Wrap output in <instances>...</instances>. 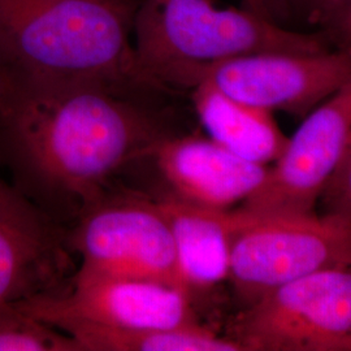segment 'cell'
<instances>
[{
	"mask_svg": "<svg viewBox=\"0 0 351 351\" xmlns=\"http://www.w3.org/2000/svg\"><path fill=\"white\" fill-rule=\"evenodd\" d=\"M146 159L155 162L168 197L213 210H230L247 201L262 186L269 168L199 136L169 134Z\"/></svg>",
	"mask_w": 351,
	"mask_h": 351,
	"instance_id": "cell-11",
	"label": "cell"
},
{
	"mask_svg": "<svg viewBox=\"0 0 351 351\" xmlns=\"http://www.w3.org/2000/svg\"><path fill=\"white\" fill-rule=\"evenodd\" d=\"M17 303L55 328L72 323L111 329L201 324L186 293L143 278L75 272L68 288Z\"/></svg>",
	"mask_w": 351,
	"mask_h": 351,
	"instance_id": "cell-8",
	"label": "cell"
},
{
	"mask_svg": "<svg viewBox=\"0 0 351 351\" xmlns=\"http://www.w3.org/2000/svg\"><path fill=\"white\" fill-rule=\"evenodd\" d=\"M319 201L324 213H336L351 221V133L339 167Z\"/></svg>",
	"mask_w": 351,
	"mask_h": 351,
	"instance_id": "cell-17",
	"label": "cell"
},
{
	"mask_svg": "<svg viewBox=\"0 0 351 351\" xmlns=\"http://www.w3.org/2000/svg\"><path fill=\"white\" fill-rule=\"evenodd\" d=\"M80 342L84 351H243L236 339L220 337L197 324L156 329H111L90 324L58 328Z\"/></svg>",
	"mask_w": 351,
	"mask_h": 351,
	"instance_id": "cell-14",
	"label": "cell"
},
{
	"mask_svg": "<svg viewBox=\"0 0 351 351\" xmlns=\"http://www.w3.org/2000/svg\"><path fill=\"white\" fill-rule=\"evenodd\" d=\"M243 1H245V7L249 8V7H250L251 0H243Z\"/></svg>",
	"mask_w": 351,
	"mask_h": 351,
	"instance_id": "cell-19",
	"label": "cell"
},
{
	"mask_svg": "<svg viewBox=\"0 0 351 351\" xmlns=\"http://www.w3.org/2000/svg\"><path fill=\"white\" fill-rule=\"evenodd\" d=\"M313 25L320 26L333 50L351 51V0H326Z\"/></svg>",
	"mask_w": 351,
	"mask_h": 351,
	"instance_id": "cell-16",
	"label": "cell"
},
{
	"mask_svg": "<svg viewBox=\"0 0 351 351\" xmlns=\"http://www.w3.org/2000/svg\"><path fill=\"white\" fill-rule=\"evenodd\" d=\"M191 101L208 137L226 150L267 167L281 156L289 137L272 112L236 101L208 84L191 88Z\"/></svg>",
	"mask_w": 351,
	"mask_h": 351,
	"instance_id": "cell-13",
	"label": "cell"
},
{
	"mask_svg": "<svg viewBox=\"0 0 351 351\" xmlns=\"http://www.w3.org/2000/svg\"><path fill=\"white\" fill-rule=\"evenodd\" d=\"M133 33L139 68L163 88L160 75L178 65L259 52L333 50L320 32L290 30L246 7L220 8L213 0H141Z\"/></svg>",
	"mask_w": 351,
	"mask_h": 351,
	"instance_id": "cell-3",
	"label": "cell"
},
{
	"mask_svg": "<svg viewBox=\"0 0 351 351\" xmlns=\"http://www.w3.org/2000/svg\"><path fill=\"white\" fill-rule=\"evenodd\" d=\"M156 201L171 228L178 274L189 295L228 280L239 211L199 207L168 195Z\"/></svg>",
	"mask_w": 351,
	"mask_h": 351,
	"instance_id": "cell-12",
	"label": "cell"
},
{
	"mask_svg": "<svg viewBox=\"0 0 351 351\" xmlns=\"http://www.w3.org/2000/svg\"><path fill=\"white\" fill-rule=\"evenodd\" d=\"M172 134L145 95L0 72V159L14 186L58 221L78 219L110 178Z\"/></svg>",
	"mask_w": 351,
	"mask_h": 351,
	"instance_id": "cell-1",
	"label": "cell"
},
{
	"mask_svg": "<svg viewBox=\"0 0 351 351\" xmlns=\"http://www.w3.org/2000/svg\"><path fill=\"white\" fill-rule=\"evenodd\" d=\"M229 337L243 351H351V267L271 290L245 307Z\"/></svg>",
	"mask_w": 351,
	"mask_h": 351,
	"instance_id": "cell-6",
	"label": "cell"
},
{
	"mask_svg": "<svg viewBox=\"0 0 351 351\" xmlns=\"http://www.w3.org/2000/svg\"><path fill=\"white\" fill-rule=\"evenodd\" d=\"M351 133V77L303 117L262 186L239 208L255 213H311L335 175Z\"/></svg>",
	"mask_w": 351,
	"mask_h": 351,
	"instance_id": "cell-9",
	"label": "cell"
},
{
	"mask_svg": "<svg viewBox=\"0 0 351 351\" xmlns=\"http://www.w3.org/2000/svg\"><path fill=\"white\" fill-rule=\"evenodd\" d=\"M66 232L13 184L0 180V303L63 290Z\"/></svg>",
	"mask_w": 351,
	"mask_h": 351,
	"instance_id": "cell-10",
	"label": "cell"
},
{
	"mask_svg": "<svg viewBox=\"0 0 351 351\" xmlns=\"http://www.w3.org/2000/svg\"><path fill=\"white\" fill-rule=\"evenodd\" d=\"M351 77V51L259 52L178 65L160 75L164 88L208 84L236 101L269 112L306 117Z\"/></svg>",
	"mask_w": 351,
	"mask_h": 351,
	"instance_id": "cell-5",
	"label": "cell"
},
{
	"mask_svg": "<svg viewBox=\"0 0 351 351\" xmlns=\"http://www.w3.org/2000/svg\"><path fill=\"white\" fill-rule=\"evenodd\" d=\"M237 211L228 280L245 306L302 277L351 267V221L339 215Z\"/></svg>",
	"mask_w": 351,
	"mask_h": 351,
	"instance_id": "cell-4",
	"label": "cell"
},
{
	"mask_svg": "<svg viewBox=\"0 0 351 351\" xmlns=\"http://www.w3.org/2000/svg\"><path fill=\"white\" fill-rule=\"evenodd\" d=\"M326 0H251L249 10L282 25L281 21L304 19L313 24Z\"/></svg>",
	"mask_w": 351,
	"mask_h": 351,
	"instance_id": "cell-18",
	"label": "cell"
},
{
	"mask_svg": "<svg viewBox=\"0 0 351 351\" xmlns=\"http://www.w3.org/2000/svg\"><path fill=\"white\" fill-rule=\"evenodd\" d=\"M66 241L81 258L77 272L152 280L188 294L178 274L172 232L156 199L107 193L75 220Z\"/></svg>",
	"mask_w": 351,
	"mask_h": 351,
	"instance_id": "cell-7",
	"label": "cell"
},
{
	"mask_svg": "<svg viewBox=\"0 0 351 351\" xmlns=\"http://www.w3.org/2000/svg\"><path fill=\"white\" fill-rule=\"evenodd\" d=\"M0 351L84 350L77 339L27 313L17 302H3Z\"/></svg>",
	"mask_w": 351,
	"mask_h": 351,
	"instance_id": "cell-15",
	"label": "cell"
},
{
	"mask_svg": "<svg viewBox=\"0 0 351 351\" xmlns=\"http://www.w3.org/2000/svg\"><path fill=\"white\" fill-rule=\"evenodd\" d=\"M139 0H0V72L55 85L162 93L139 68Z\"/></svg>",
	"mask_w": 351,
	"mask_h": 351,
	"instance_id": "cell-2",
	"label": "cell"
}]
</instances>
